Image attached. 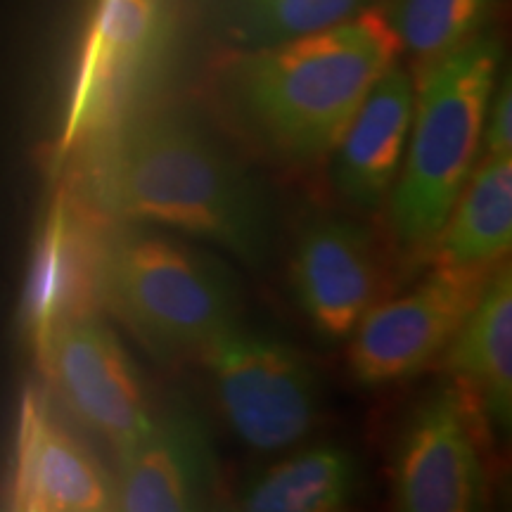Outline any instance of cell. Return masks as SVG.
Here are the masks:
<instances>
[{
    "label": "cell",
    "mask_w": 512,
    "mask_h": 512,
    "mask_svg": "<svg viewBox=\"0 0 512 512\" xmlns=\"http://www.w3.org/2000/svg\"><path fill=\"white\" fill-rule=\"evenodd\" d=\"M370 0H235L230 31L252 48L313 34L366 10Z\"/></svg>",
    "instance_id": "obj_18"
},
{
    "label": "cell",
    "mask_w": 512,
    "mask_h": 512,
    "mask_svg": "<svg viewBox=\"0 0 512 512\" xmlns=\"http://www.w3.org/2000/svg\"><path fill=\"white\" fill-rule=\"evenodd\" d=\"M15 512L117 510L114 479L69 434L38 389H27L19 406L15 463L8 486Z\"/></svg>",
    "instance_id": "obj_10"
},
{
    "label": "cell",
    "mask_w": 512,
    "mask_h": 512,
    "mask_svg": "<svg viewBox=\"0 0 512 512\" xmlns=\"http://www.w3.org/2000/svg\"><path fill=\"white\" fill-rule=\"evenodd\" d=\"M401 53L380 10L254 48L230 64L228 95L249 136L273 157L311 162L342 140L373 83Z\"/></svg>",
    "instance_id": "obj_2"
},
{
    "label": "cell",
    "mask_w": 512,
    "mask_h": 512,
    "mask_svg": "<svg viewBox=\"0 0 512 512\" xmlns=\"http://www.w3.org/2000/svg\"><path fill=\"white\" fill-rule=\"evenodd\" d=\"M415 112V83L399 64L373 83L335 147L332 181L358 209H377L406 155Z\"/></svg>",
    "instance_id": "obj_14"
},
{
    "label": "cell",
    "mask_w": 512,
    "mask_h": 512,
    "mask_svg": "<svg viewBox=\"0 0 512 512\" xmlns=\"http://www.w3.org/2000/svg\"><path fill=\"white\" fill-rule=\"evenodd\" d=\"M216 453L209 430L190 408L155 415L150 430L119 451L117 510L188 512L209 503Z\"/></svg>",
    "instance_id": "obj_11"
},
{
    "label": "cell",
    "mask_w": 512,
    "mask_h": 512,
    "mask_svg": "<svg viewBox=\"0 0 512 512\" xmlns=\"http://www.w3.org/2000/svg\"><path fill=\"white\" fill-rule=\"evenodd\" d=\"M98 299L155 351L202 349L238 325L228 273L140 223L102 235Z\"/></svg>",
    "instance_id": "obj_4"
},
{
    "label": "cell",
    "mask_w": 512,
    "mask_h": 512,
    "mask_svg": "<svg viewBox=\"0 0 512 512\" xmlns=\"http://www.w3.org/2000/svg\"><path fill=\"white\" fill-rule=\"evenodd\" d=\"M356 484L354 456L344 448L320 446L259 472L238 503L249 512H332L347 508Z\"/></svg>",
    "instance_id": "obj_17"
},
{
    "label": "cell",
    "mask_w": 512,
    "mask_h": 512,
    "mask_svg": "<svg viewBox=\"0 0 512 512\" xmlns=\"http://www.w3.org/2000/svg\"><path fill=\"white\" fill-rule=\"evenodd\" d=\"M496 0H399L389 19L406 48L422 62H434L463 46L482 29Z\"/></svg>",
    "instance_id": "obj_19"
},
{
    "label": "cell",
    "mask_w": 512,
    "mask_h": 512,
    "mask_svg": "<svg viewBox=\"0 0 512 512\" xmlns=\"http://www.w3.org/2000/svg\"><path fill=\"white\" fill-rule=\"evenodd\" d=\"M498 74L501 46L491 36L470 38L427 64L392 195V223L406 245L430 247L444 228L482 147Z\"/></svg>",
    "instance_id": "obj_3"
},
{
    "label": "cell",
    "mask_w": 512,
    "mask_h": 512,
    "mask_svg": "<svg viewBox=\"0 0 512 512\" xmlns=\"http://www.w3.org/2000/svg\"><path fill=\"white\" fill-rule=\"evenodd\" d=\"M159 0H98L69 98L55 166L112 131L128 117L133 88L159 43Z\"/></svg>",
    "instance_id": "obj_6"
},
{
    "label": "cell",
    "mask_w": 512,
    "mask_h": 512,
    "mask_svg": "<svg viewBox=\"0 0 512 512\" xmlns=\"http://www.w3.org/2000/svg\"><path fill=\"white\" fill-rule=\"evenodd\" d=\"M448 373L470 408L498 432L512 425V275L510 264L484 283L475 306L448 342Z\"/></svg>",
    "instance_id": "obj_15"
},
{
    "label": "cell",
    "mask_w": 512,
    "mask_h": 512,
    "mask_svg": "<svg viewBox=\"0 0 512 512\" xmlns=\"http://www.w3.org/2000/svg\"><path fill=\"white\" fill-rule=\"evenodd\" d=\"M470 406L456 387H439L411 415L394 453V501L406 512H470L484 501V463Z\"/></svg>",
    "instance_id": "obj_9"
},
{
    "label": "cell",
    "mask_w": 512,
    "mask_h": 512,
    "mask_svg": "<svg viewBox=\"0 0 512 512\" xmlns=\"http://www.w3.org/2000/svg\"><path fill=\"white\" fill-rule=\"evenodd\" d=\"M86 204L112 221L207 240L247 266L264 264L271 214L254 178L176 114L124 117L88 145Z\"/></svg>",
    "instance_id": "obj_1"
},
{
    "label": "cell",
    "mask_w": 512,
    "mask_h": 512,
    "mask_svg": "<svg viewBox=\"0 0 512 512\" xmlns=\"http://www.w3.org/2000/svg\"><path fill=\"white\" fill-rule=\"evenodd\" d=\"M230 430L273 453L309 437L320 389L309 363L278 339L233 325L200 349Z\"/></svg>",
    "instance_id": "obj_5"
},
{
    "label": "cell",
    "mask_w": 512,
    "mask_h": 512,
    "mask_svg": "<svg viewBox=\"0 0 512 512\" xmlns=\"http://www.w3.org/2000/svg\"><path fill=\"white\" fill-rule=\"evenodd\" d=\"M482 287L479 268H434L415 290L368 309L354 330L351 373L366 387L418 375L448 347Z\"/></svg>",
    "instance_id": "obj_7"
},
{
    "label": "cell",
    "mask_w": 512,
    "mask_h": 512,
    "mask_svg": "<svg viewBox=\"0 0 512 512\" xmlns=\"http://www.w3.org/2000/svg\"><path fill=\"white\" fill-rule=\"evenodd\" d=\"M512 155L484 157L432 242L434 268H482L510 252Z\"/></svg>",
    "instance_id": "obj_16"
},
{
    "label": "cell",
    "mask_w": 512,
    "mask_h": 512,
    "mask_svg": "<svg viewBox=\"0 0 512 512\" xmlns=\"http://www.w3.org/2000/svg\"><path fill=\"white\" fill-rule=\"evenodd\" d=\"M67 408L114 451L150 430L155 411L119 339L93 316L62 325L38 358Z\"/></svg>",
    "instance_id": "obj_8"
},
{
    "label": "cell",
    "mask_w": 512,
    "mask_h": 512,
    "mask_svg": "<svg viewBox=\"0 0 512 512\" xmlns=\"http://www.w3.org/2000/svg\"><path fill=\"white\" fill-rule=\"evenodd\" d=\"M102 235L86 219V207L62 190L50 207L24 290V330L41 358L62 325L93 316L98 299Z\"/></svg>",
    "instance_id": "obj_12"
},
{
    "label": "cell",
    "mask_w": 512,
    "mask_h": 512,
    "mask_svg": "<svg viewBox=\"0 0 512 512\" xmlns=\"http://www.w3.org/2000/svg\"><path fill=\"white\" fill-rule=\"evenodd\" d=\"M482 145L486 150L484 157L510 155L512 152V83L510 76H505L501 83H496L491 93L489 110H486Z\"/></svg>",
    "instance_id": "obj_20"
},
{
    "label": "cell",
    "mask_w": 512,
    "mask_h": 512,
    "mask_svg": "<svg viewBox=\"0 0 512 512\" xmlns=\"http://www.w3.org/2000/svg\"><path fill=\"white\" fill-rule=\"evenodd\" d=\"M294 297L320 337L347 339L377 292L373 235L347 219H316L292 259Z\"/></svg>",
    "instance_id": "obj_13"
}]
</instances>
